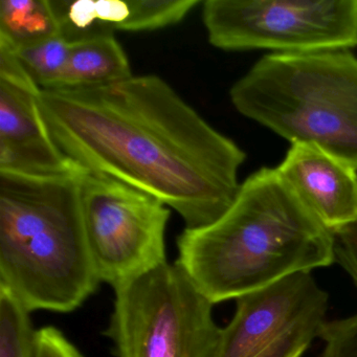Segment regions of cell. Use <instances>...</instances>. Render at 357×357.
Segmentation results:
<instances>
[{"instance_id":"1","label":"cell","mask_w":357,"mask_h":357,"mask_svg":"<svg viewBox=\"0 0 357 357\" xmlns=\"http://www.w3.org/2000/svg\"><path fill=\"white\" fill-rule=\"evenodd\" d=\"M39 104L68 158L158 198L187 229L217 220L241 187L245 152L160 77L41 89Z\"/></svg>"},{"instance_id":"2","label":"cell","mask_w":357,"mask_h":357,"mask_svg":"<svg viewBox=\"0 0 357 357\" xmlns=\"http://www.w3.org/2000/svg\"><path fill=\"white\" fill-rule=\"evenodd\" d=\"M177 250L176 262L214 305L336 262L334 234L267 167L241 183L214 222L185 227Z\"/></svg>"},{"instance_id":"3","label":"cell","mask_w":357,"mask_h":357,"mask_svg":"<svg viewBox=\"0 0 357 357\" xmlns=\"http://www.w3.org/2000/svg\"><path fill=\"white\" fill-rule=\"evenodd\" d=\"M85 171L0 170V286L30 312H72L101 283L85 231Z\"/></svg>"},{"instance_id":"4","label":"cell","mask_w":357,"mask_h":357,"mask_svg":"<svg viewBox=\"0 0 357 357\" xmlns=\"http://www.w3.org/2000/svg\"><path fill=\"white\" fill-rule=\"evenodd\" d=\"M242 116L357 170V57L350 51L268 54L229 91Z\"/></svg>"},{"instance_id":"5","label":"cell","mask_w":357,"mask_h":357,"mask_svg":"<svg viewBox=\"0 0 357 357\" xmlns=\"http://www.w3.org/2000/svg\"><path fill=\"white\" fill-rule=\"evenodd\" d=\"M114 289L107 334L116 357H212L220 332L214 304L178 263Z\"/></svg>"},{"instance_id":"6","label":"cell","mask_w":357,"mask_h":357,"mask_svg":"<svg viewBox=\"0 0 357 357\" xmlns=\"http://www.w3.org/2000/svg\"><path fill=\"white\" fill-rule=\"evenodd\" d=\"M208 43L227 52L302 55L357 47V0H206Z\"/></svg>"},{"instance_id":"7","label":"cell","mask_w":357,"mask_h":357,"mask_svg":"<svg viewBox=\"0 0 357 357\" xmlns=\"http://www.w3.org/2000/svg\"><path fill=\"white\" fill-rule=\"evenodd\" d=\"M85 231L100 282L118 287L164 263L171 210L105 175L81 177Z\"/></svg>"},{"instance_id":"8","label":"cell","mask_w":357,"mask_h":357,"mask_svg":"<svg viewBox=\"0 0 357 357\" xmlns=\"http://www.w3.org/2000/svg\"><path fill=\"white\" fill-rule=\"evenodd\" d=\"M328 307L329 296L311 273L240 296L212 357H302L321 336Z\"/></svg>"},{"instance_id":"9","label":"cell","mask_w":357,"mask_h":357,"mask_svg":"<svg viewBox=\"0 0 357 357\" xmlns=\"http://www.w3.org/2000/svg\"><path fill=\"white\" fill-rule=\"evenodd\" d=\"M40 93L14 50L0 43V170L34 175L82 170L54 141L41 112Z\"/></svg>"},{"instance_id":"10","label":"cell","mask_w":357,"mask_h":357,"mask_svg":"<svg viewBox=\"0 0 357 357\" xmlns=\"http://www.w3.org/2000/svg\"><path fill=\"white\" fill-rule=\"evenodd\" d=\"M275 169L332 233L357 222V170L317 146L296 143Z\"/></svg>"},{"instance_id":"11","label":"cell","mask_w":357,"mask_h":357,"mask_svg":"<svg viewBox=\"0 0 357 357\" xmlns=\"http://www.w3.org/2000/svg\"><path fill=\"white\" fill-rule=\"evenodd\" d=\"M200 0H51L58 31L68 41L99 33L147 32L176 26Z\"/></svg>"},{"instance_id":"12","label":"cell","mask_w":357,"mask_h":357,"mask_svg":"<svg viewBox=\"0 0 357 357\" xmlns=\"http://www.w3.org/2000/svg\"><path fill=\"white\" fill-rule=\"evenodd\" d=\"M124 49L112 33H99L70 43L68 66L58 89H91L132 77Z\"/></svg>"},{"instance_id":"13","label":"cell","mask_w":357,"mask_h":357,"mask_svg":"<svg viewBox=\"0 0 357 357\" xmlns=\"http://www.w3.org/2000/svg\"><path fill=\"white\" fill-rule=\"evenodd\" d=\"M59 32L50 0H1L0 41L14 49Z\"/></svg>"},{"instance_id":"14","label":"cell","mask_w":357,"mask_h":357,"mask_svg":"<svg viewBox=\"0 0 357 357\" xmlns=\"http://www.w3.org/2000/svg\"><path fill=\"white\" fill-rule=\"evenodd\" d=\"M12 49L24 70L43 91L59 89L70 54V43L59 32Z\"/></svg>"},{"instance_id":"15","label":"cell","mask_w":357,"mask_h":357,"mask_svg":"<svg viewBox=\"0 0 357 357\" xmlns=\"http://www.w3.org/2000/svg\"><path fill=\"white\" fill-rule=\"evenodd\" d=\"M30 311L0 286V357H35L37 330Z\"/></svg>"},{"instance_id":"16","label":"cell","mask_w":357,"mask_h":357,"mask_svg":"<svg viewBox=\"0 0 357 357\" xmlns=\"http://www.w3.org/2000/svg\"><path fill=\"white\" fill-rule=\"evenodd\" d=\"M319 338V357H357V314L328 321Z\"/></svg>"},{"instance_id":"17","label":"cell","mask_w":357,"mask_h":357,"mask_svg":"<svg viewBox=\"0 0 357 357\" xmlns=\"http://www.w3.org/2000/svg\"><path fill=\"white\" fill-rule=\"evenodd\" d=\"M35 357H84L76 346L53 326L37 330Z\"/></svg>"},{"instance_id":"18","label":"cell","mask_w":357,"mask_h":357,"mask_svg":"<svg viewBox=\"0 0 357 357\" xmlns=\"http://www.w3.org/2000/svg\"><path fill=\"white\" fill-rule=\"evenodd\" d=\"M336 262L350 275L357 287V222L333 231Z\"/></svg>"}]
</instances>
